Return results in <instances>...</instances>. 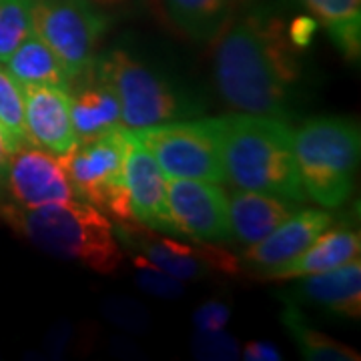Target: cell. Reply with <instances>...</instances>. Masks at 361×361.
<instances>
[{
    "mask_svg": "<svg viewBox=\"0 0 361 361\" xmlns=\"http://www.w3.org/2000/svg\"><path fill=\"white\" fill-rule=\"evenodd\" d=\"M301 51L287 20L271 8L237 14L215 47V85L221 99L247 115H293L305 92Z\"/></svg>",
    "mask_w": 361,
    "mask_h": 361,
    "instance_id": "obj_1",
    "label": "cell"
},
{
    "mask_svg": "<svg viewBox=\"0 0 361 361\" xmlns=\"http://www.w3.org/2000/svg\"><path fill=\"white\" fill-rule=\"evenodd\" d=\"M225 177L237 189L303 203L307 193L297 169L293 130L283 118L263 115L221 116Z\"/></svg>",
    "mask_w": 361,
    "mask_h": 361,
    "instance_id": "obj_2",
    "label": "cell"
},
{
    "mask_svg": "<svg viewBox=\"0 0 361 361\" xmlns=\"http://www.w3.org/2000/svg\"><path fill=\"white\" fill-rule=\"evenodd\" d=\"M0 219L44 253L97 273H115L123 263L113 223L82 199L44 207L0 205Z\"/></svg>",
    "mask_w": 361,
    "mask_h": 361,
    "instance_id": "obj_3",
    "label": "cell"
},
{
    "mask_svg": "<svg viewBox=\"0 0 361 361\" xmlns=\"http://www.w3.org/2000/svg\"><path fill=\"white\" fill-rule=\"evenodd\" d=\"M297 169L307 197L322 207L337 209L355 187L361 133L355 121L315 116L293 133Z\"/></svg>",
    "mask_w": 361,
    "mask_h": 361,
    "instance_id": "obj_4",
    "label": "cell"
},
{
    "mask_svg": "<svg viewBox=\"0 0 361 361\" xmlns=\"http://www.w3.org/2000/svg\"><path fill=\"white\" fill-rule=\"evenodd\" d=\"M90 68L116 92L121 103V125L125 129H147L191 118L203 111L195 97L127 51L116 49L94 56Z\"/></svg>",
    "mask_w": 361,
    "mask_h": 361,
    "instance_id": "obj_5",
    "label": "cell"
},
{
    "mask_svg": "<svg viewBox=\"0 0 361 361\" xmlns=\"http://www.w3.org/2000/svg\"><path fill=\"white\" fill-rule=\"evenodd\" d=\"M129 149V129L116 127L77 145L61 155L75 193L97 207L113 223L135 221L125 187V157Z\"/></svg>",
    "mask_w": 361,
    "mask_h": 361,
    "instance_id": "obj_6",
    "label": "cell"
},
{
    "mask_svg": "<svg viewBox=\"0 0 361 361\" xmlns=\"http://www.w3.org/2000/svg\"><path fill=\"white\" fill-rule=\"evenodd\" d=\"M151 151L169 179H197L225 183L221 118L171 121L133 130Z\"/></svg>",
    "mask_w": 361,
    "mask_h": 361,
    "instance_id": "obj_7",
    "label": "cell"
},
{
    "mask_svg": "<svg viewBox=\"0 0 361 361\" xmlns=\"http://www.w3.org/2000/svg\"><path fill=\"white\" fill-rule=\"evenodd\" d=\"M32 26L73 80L92 65L97 44L109 28V16L87 0H35Z\"/></svg>",
    "mask_w": 361,
    "mask_h": 361,
    "instance_id": "obj_8",
    "label": "cell"
},
{
    "mask_svg": "<svg viewBox=\"0 0 361 361\" xmlns=\"http://www.w3.org/2000/svg\"><path fill=\"white\" fill-rule=\"evenodd\" d=\"M113 231L116 241L133 253L149 259L179 281H197L213 273L237 275L241 269L239 259L223 247H217V243L197 241V245H191L175 241L155 229L142 227L139 221L115 223Z\"/></svg>",
    "mask_w": 361,
    "mask_h": 361,
    "instance_id": "obj_9",
    "label": "cell"
},
{
    "mask_svg": "<svg viewBox=\"0 0 361 361\" xmlns=\"http://www.w3.org/2000/svg\"><path fill=\"white\" fill-rule=\"evenodd\" d=\"M169 211L177 233L203 243L233 241L227 197L217 183L169 179Z\"/></svg>",
    "mask_w": 361,
    "mask_h": 361,
    "instance_id": "obj_10",
    "label": "cell"
},
{
    "mask_svg": "<svg viewBox=\"0 0 361 361\" xmlns=\"http://www.w3.org/2000/svg\"><path fill=\"white\" fill-rule=\"evenodd\" d=\"M6 191L20 207L56 205L77 199L63 161L44 149H32L28 145L11 155Z\"/></svg>",
    "mask_w": 361,
    "mask_h": 361,
    "instance_id": "obj_11",
    "label": "cell"
},
{
    "mask_svg": "<svg viewBox=\"0 0 361 361\" xmlns=\"http://www.w3.org/2000/svg\"><path fill=\"white\" fill-rule=\"evenodd\" d=\"M123 177L135 221L155 231L177 233L169 211L167 175L133 130H129Z\"/></svg>",
    "mask_w": 361,
    "mask_h": 361,
    "instance_id": "obj_12",
    "label": "cell"
},
{
    "mask_svg": "<svg viewBox=\"0 0 361 361\" xmlns=\"http://www.w3.org/2000/svg\"><path fill=\"white\" fill-rule=\"evenodd\" d=\"M25 127L28 141L61 157L77 145L71 118V94L63 87H26Z\"/></svg>",
    "mask_w": 361,
    "mask_h": 361,
    "instance_id": "obj_13",
    "label": "cell"
},
{
    "mask_svg": "<svg viewBox=\"0 0 361 361\" xmlns=\"http://www.w3.org/2000/svg\"><path fill=\"white\" fill-rule=\"evenodd\" d=\"M297 279L299 281L283 293L285 303L319 307L349 319L361 317L360 259H353L345 265L325 273H315Z\"/></svg>",
    "mask_w": 361,
    "mask_h": 361,
    "instance_id": "obj_14",
    "label": "cell"
},
{
    "mask_svg": "<svg viewBox=\"0 0 361 361\" xmlns=\"http://www.w3.org/2000/svg\"><path fill=\"white\" fill-rule=\"evenodd\" d=\"M331 225L334 215L322 209H305L299 213H291L265 239L249 245L245 261L251 265V273L293 261Z\"/></svg>",
    "mask_w": 361,
    "mask_h": 361,
    "instance_id": "obj_15",
    "label": "cell"
},
{
    "mask_svg": "<svg viewBox=\"0 0 361 361\" xmlns=\"http://www.w3.org/2000/svg\"><path fill=\"white\" fill-rule=\"evenodd\" d=\"M360 233L351 227H329L299 257L283 265L257 271L261 279H297L341 267L360 257Z\"/></svg>",
    "mask_w": 361,
    "mask_h": 361,
    "instance_id": "obj_16",
    "label": "cell"
},
{
    "mask_svg": "<svg viewBox=\"0 0 361 361\" xmlns=\"http://www.w3.org/2000/svg\"><path fill=\"white\" fill-rule=\"evenodd\" d=\"M80 85L73 87L71 94V118L77 139L87 141L121 125V103L109 82H104L92 68L80 73Z\"/></svg>",
    "mask_w": 361,
    "mask_h": 361,
    "instance_id": "obj_17",
    "label": "cell"
},
{
    "mask_svg": "<svg viewBox=\"0 0 361 361\" xmlns=\"http://www.w3.org/2000/svg\"><path fill=\"white\" fill-rule=\"evenodd\" d=\"M233 241L253 245L283 223L293 209L289 201L273 195L237 189L227 197Z\"/></svg>",
    "mask_w": 361,
    "mask_h": 361,
    "instance_id": "obj_18",
    "label": "cell"
},
{
    "mask_svg": "<svg viewBox=\"0 0 361 361\" xmlns=\"http://www.w3.org/2000/svg\"><path fill=\"white\" fill-rule=\"evenodd\" d=\"M6 73L23 87H63L66 89L71 77L65 65L44 40L35 32L26 37L6 61Z\"/></svg>",
    "mask_w": 361,
    "mask_h": 361,
    "instance_id": "obj_19",
    "label": "cell"
},
{
    "mask_svg": "<svg viewBox=\"0 0 361 361\" xmlns=\"http://www.w3.org/2000/svg\"><path fill=\"white\" fill-rule=\"evenodd\" d=\"M169 16L195 40H215L245 0H163Z\"/></svg>",
    "mask_w": 361,
    "mask_h": 361,
    "instance_id": "obj_20",
    "label": "cell"
},
{
    "mask_svg": "<svg viewBox=\"0 0 361 361\" xmlns=\"http://www.w3.org/2000/svg\"><path fill=\"white\" fill-rule=\"evenodd\" d=\"M349 61L361 52V0H303Z\"/></svg>",
    "mask_w": 361,
    "mask_h": 361,
    "instance_id": "obj_21",
    "label": "cell"
},
{
    "mask_svg": "<svg viewBox=\"0 0 361 361\" xmlns=\"http://www.w3.org/2000/svg\"><path fill=\"white\" fill-rule=\"evenodd\" d=\"M283 325L287 327V331L291 334L295 345L301 351V355L305 360L313 361H353L360 360L355 349L348 348L343 343H339L336 339H331L329 336H325L322 331L310 327L301 311L297 310V305L287 303V307L283 311Z\"/></svg>",
    "mask_w": 361,
    "mask_h": 361,
    "instance_id": "obj_22",
    "label": "cell"
},
{
    "mask_svg": "<svg viewBox=\"0 0 361 361\" xmlns=\"http://www.w3.org/2000/svg\"><path fill=\"white\" fill-rule=\"evenodd\" d=\"M0 133L11 155L30 145L25 127V92L4 68H0Z\"/></svg>",
    "mask_w": 361,
    "mask_h": 361,
    "instance_id": "obj_23",
    "label": "cell"
},
{
    "mask_svg": "<svg viewBox=\"0 0 361 361\" xmlns=\"http://www.w3.org/2000/svg\"><path fill=\"white\" fill-rule=\"evenodd\" d=\"M35 0H0V63H6L16 47L35 32Z\"/></svg>",
    "mask_w": 361,
    "mask_h": 361,
    "instance_id": "obj_24",
    "label": "cell"
},
{
    "mask_svg": "<svg viewBox=\"0 0 361 361\" xmlns=\"http://www.w3.org/2000/svg\"><path fill=\"white\" fill-rule=\"evenodd\" d=\"M133 261H135V281L142 291L155 297H163V299H175L183 295V283L177 277L169 275L167 271L157 267L155 263H151L149 259L137 253Z\"/></svg>",
    "mask_w": 361,
    "mask_h": 361,
    "instance_id": "obj_25",
    "label": "cell"
},
{
    "mask_svg": "<svg viewBox=\"0 0 361 361\" xmlns=\"http://www.w3.org/2000/svg\"><path fill=\"white\" fill-rule=\"evenodd\" d=\"M193 353L201 360H237L241 349L229 334L219 329L197 334L193 339Z\"/></svg>",
    "mask_w": 361,
    "mask_h": 361,
    "instance_id": "obj_26",
    "label": "cell"
},
{
    "mask_svg": "<svg viewBox=\"0 0 361 361\" xmlns=\"http://www.w3.org/2000/svg\"><path fill=\"white\" fill-rule=\"evenodd\" d=\"M104 313H106L109 319H113L118 325L130 329V331H141L147 325V311L142 310L137 301H130V299L115 297V299L106 301Z\"/></svg>",
    "mask_w": 361,
    "mask_h": 361,
    "instance_id": "obj_27",
    "label": "cell"
},
{
    "mask_svg": "<svg viewBox=\"0 0 361 361\" xmlns=\"http://www.w3.org/2000/svg\"><path fill=\"white\" fill-rule=\"evenodd\" d=\"M229 317H231V311H229V307L223 301H207V303H203L199 310L195 311L193 322L197 331L205 334V331L225 329Z\"/></svg>",
    "mask_w": 361,
    "mask_h": 361,
    "instance_id": "obj_28",
    "label": "cell"
},
{
    "mask_svg": "<svg viewBox=\"0 0 361 361\" xmlns=\"http://www.w3.org/2000/svg\"><path fill=\"white\" fill-rule=\"evenodd\" d=\"M243 357L249 361H279L281 360V353L279 349L271 343L265 341H249L245 348H243Z\"/></svg>",
    "mask_w": 361,
    "mask_h": 361,
    "instance_id": "obj_29",
    "label": "cell"
},
{
    "mask_svg": "<svg viewBox=\"0 0 361 361\" xmlns=\"http://www.w3.org/2000/svg\"><path fill=\"white\" fill-rule=\"evenodd\" d=\"M87 2L106 16H113V14L130 13L133 8L139 6L141 0H87Z\"/></svg>",
    "mask_w": 361,
    "mask_h": 361,
    "instance_id": "obj_30",
    "label": "cell"
},
{
    "mask_svg": "<svg viewBox=\"0 0 361 361\" xmlns=\"http://www.w3.org/2000/svg\"><path fill=\"white\" fill-rule=\"evenodd\" d=\"M8 165H11V151L4 142V137L0 133V195L6 193V175H8Z\"/></svg>",
    "mask_w": 361,
    "mask_h": 361,
    "instance_id": "obj_31",
    "label": "cell"
}]
</instances>
